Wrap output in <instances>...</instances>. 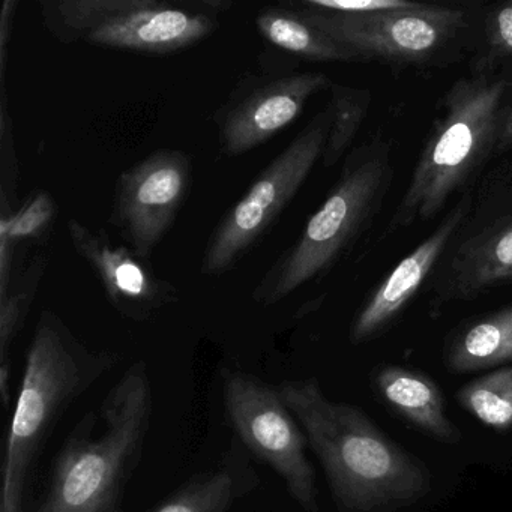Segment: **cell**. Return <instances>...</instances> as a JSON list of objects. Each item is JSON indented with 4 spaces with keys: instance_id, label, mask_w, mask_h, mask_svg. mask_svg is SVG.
<instances>
[{
    "instance_id": "1",
    "label": "cell",
    "mask_w": 512,
    "mask_h": 512,
    "mask_svg": "<svg viewBox=\"0 0 512 512\" xmlns=\"http://www.w3.org/2000/svg\"><path fill=\"white\" fill-rule=\"evenodd\" d=\"M278 388L325 469L338 511H394L430 491L427 467L361 409L329 400L319 380H284Z\"/></svg>"
},
{
    "instance_id": "2",
    "label": "cell",
    "mask_w": 512,
    "mask_h": 512,
    "mask_svg": "<svg viewBox=\"0 0 512 512\" xmlns=\"http://www.w3.org/2000/svg\"><path fill=\"white\" fill-rule=\"evenodd\" d=\"M152 415L151 376L140 359L71 428L31 512H127L125 493L145 455Z\"/></svg>"
},
{
    "instance_id": "3",
    "label": "cell",
    "mask_w": 512,
    "mask_h": 512,
    "mask_svg": "<svg viewBox=\"0 0 512 512\" xmlns=\"http://www.w3.org/2000/svg\"><path fill=\"white\" fill-rule=\"evenodd\" d=\"M116 362V353L89 349L53 311L41 313L5 445L0 512H28L35 472L56 427Z\"/></svg>"
},
{
    "instance_id": "4",
    "label": "cell",
    "mask_w": 512,
    "mask_h": 512,
    "mask_svg": "<svg viewBox=\"0 0 512 512\" xmlns=\"http://www.w3.org/2000/svg\"><path fill=\"white\" fill-rule=\"evenodd\" d=\"M509 82L473 76L446 92L442 115L413 167L406 193L392 218V229L433 220L449 197L463 187L494 146L505 122Z\"/></svg>"
},
{
    "instance_id": "5",
    "label": "cell",
    "mask_w": 512,
    "mask_h": 512,
    "mask_svg": "<svg viewBox=\"0 0 512 512\" xmlns=\"http://www.w3.org/2000/svg\"><path fill=\"white\" fill-rule=\"evenodd\" d=\"M392 175L391 146L379 137L350 152L337 184L308 218L299 238L263 275L253 301L265 307L278 304L325 277L379 211Z\"/></svg>"
},
{
    "instance_id": "6",
    "label": "cell",
    "mask_w": 512,
    "mask_h": 512,
    "mask_svg": "<svg viewBox=\"0 0 512 512\" xmlns=\"http://www.w3.org/2000/svg\"><path fill=\"white\" fill-rule=\"evenodd\" d=\"M331 119L329 106L314 116L224 214L203 251V275L220 277L235 268L271 229L322 160Z\"/></svg>"
},
{
    "instance_id": "7",
    "label": "cell",
    "mask_w": 512,
    "mask_h": 512,
    "mask_svg": "<svg viewBox=\"0 0 512 512\" xmlns=\"http://www.w3.org/2000/svg\"><path fill=\"white\" fill-rule=\"evenodd\" d=\"M221 382L224 415L235 439L283 479L287 493L304 511H319L316 472L307 457L310 443L280 388L256 374L229 368L221 373Z\"/></svg>"
},
{
    "instance_id": "8",
    "label": "cell",
    "mask_w": 512,
    "mask_h": 512,
    "mask_svg": "<svg viewBox=\"0 0 512 512\" xmlns=\"http://www.w3.org/2000/svg\"><path fill=\"white\" fill-rule=\"evenodd\" d=\"M286 7L349 47L361 61L380 59L392 64L425 65L434 61L469 23L463 8L416 2L404 10L374 14L329 13L302 7L295 0Z\"/></svg>"
},
{
    "instance_id": "9",
    "label": "cell",
    "mask_w": 512,
    "mask_h": 512,
    "mask_svg": "<svg viewBox=\"0 0 512 512\" xmlns=\"http://www.w3.org/2000/svg\"><path fill=\"white\" fill-rule=\"evenodd\" d=\"M191 173L190 155L160 149L119 176L110 224L140 259H148L173 226L187 197Z\"/></svg>"
},
{
    "instance_id": "10",
    "label": "cell",
    "mask_w": 512,
    "mask_h": 512,
    "mask_svg": "<svg viewBox=\"0 0 512 512\" xmlns=\"http://www.w3.org/2000/svg\"><path fill=\"white\" fill-rule=\"evenodd\" d=\"M331 85V79L317 71L251 77L215 118L221 154L239 157L259 148L292 125L308 100Z\"/></svg>"
},
{
    "instance_id": "11",
    "label": "cell",
    "mask_w": 512,
    "mask_h": 512,
    "mask_svg": "<svg viewBox=\"0 0 512 512\" xmlns=\"http://www.w3.org/2000/svg\"><path fill=\"white\" fill-rule=\"evenodd\" d=\"M232 8L221 0H149L91 32L85 43L122 52L169 55L202 43L218 28L217 14Z\"/></svg>"
},
{
    "instance_id": "12",
    "label": "cell",
    "mask_w": 512,
    "mask_h": 512,
    "mask_svg": "<svg viewBox=\"0 0 512 512\" xmlns=\"http://www.w3.org/2000/svg\"><path fill=\"white\" fill-rule=\"evenodd\" d=\"M67 229L74 250L91 266L121 316L145 322L179 301L178 289L154 274L133 251L115 247L103 232H92L76 218L68 220Z\"/></svg>"
},
{
    "instance_id": "13",
    "label": "cell",
    "mask_w": 512,
    "mask_h": 512,
    "mask_svg": "<svg viewBox=\"0 0 512 512\" xmlns=\"http://www.w3.org/2000/svg\"><path fill=\"white\" fill-rule=\"evenodd\" d=\"M470 211V199L464 197L440 221L433 233L409 256L404 257L391 274L374 289L350 326V343H367L389 328L416 293L427 283L431 272L442 259L455 233L461 229Z\"/></svg>"
},
{
    "instance_id": "14",
    "label": "cell",
    "mask_w": 512,
    "mask_h": 512,
    "mask_svg": "<svg viewBox=\"0 0 512 512\" xmlns=\"http://www.w3.org/2000/svg\"><path fill=\"white\" fill-rule=\"evenodd\" d=\"M259 484L250 454L233 439L215 466L190 476L148 512H230Z\"/></svg>"
},
{
    "instance_id": "15",
    "label": "cell",
    "mask_w": 512,
    "mask_h": 512,
    "mask_svg": "<svg viewBox=\"0 0 512 512\" xmlns=\"http://www.w3.org/2000/svg\"><path fill=\"white\" fill-rule=\"evenodd\" d=\"M512 280V214L467 239L452 257L442 284L445 299L476 298Z\"/></svg>"
},
{
    "instance_id": "16",
    "label": "cell",
    "mask_w": 512,
    "mask_h": 512,
    "mask_svg": "<svg viewBox=\"0 0 512 512\" xmlns=\"http://www.w3.org/2000/svg\"><path fill=\"white\" fill-rule=\"evenodd\" d=\"M374 386L395 412L428 436L449 445L460 440V431L446 416L442 391L430 377L389 365L377 371Z\"/></svg>"
},
{
    "instance_id": "17",
    "label": "cell",
    "mask_w": 512,
    "mask_h": 512,
    "mask_svg": "<svg viewBox=\"0 0 512 512\" xmlns=\"http://www.w3.org/2000/svg\"><path fill=\"white\" fill-rule=\"evenodd\" d=\"M257 31L271 46L311 62L361 61L349 47L332 40L298 11L278 5L265 7L256 17Z\"/></svg>"
},
{
    "instance_id": "18",
    "label": "cell",
    "mask_w": 512,
    "mask_h": 512,
    "mask_svg": "<svg viewBox=\"0 0 512 512\" xmlns=\"http://www.w3.org/2000/svg\"><path fill=\"white\" fill-rule=\"evenodd\" d=\"M445 362L452 373H473L512 362V305L457 332L446 349Z\"/></svg>"
},
{
    "instance_id": "19",
    "label": "cell",
    "mask_w": 512,
    "mask_h": 512,
    "mask_svg": "<svg viewBox=\"0 0 512 512\" xmlns=\"http://www.w3.org/2000/svg\"><path fill=\"white\" fill-rule=\"evenodd\" d=\"M149 0H46L41 16L50 34L65 44L85 41L109 20L140 10Z\"/></svg>"
},
{
    "instance_id": "20",
    "label": "cell",
    "mask_w": 512,
    "mask_h": 512,
    "mask_svg": "<svg viewBox=\"0 0 512 512\" xmlns=\"http://www.w3.org/2000/svg\"><path fill=\"white\" fill-rule=\"evenodd\" d=\"M46 259L38 257L28 271L25 283L16 292H8L0 298V397L5 410L10 409L11 403V373L13 359L11 347L17 335L25 325L26 317L31 310L37 293L38 281L46 269Z\"/></svg>"
},
{
    "instance_id": "21",
    "label": "cell",
    "mask_w": 512,
    "mask_h": 512,
    "mask_svg": "<svg viewBox=\"0 0 512 512\" xmlns=\"http://www.w3.org/2000/svg\"><path fill=\"white\" fill-rule=\"evenodd\" d=\"M329 89L332 119L322 157L325 169H332L349 151L367 118L373 98L368 89L355 86L332 83Z\"/></svg>"
},
{
    "instance_id": "22",
    "label": "cell",
    "mask_w": 512,
    "mask_h": 512,
    "mask_svg": "<svg viewBox=\"0 0 512 512\" xmlns=\"http://www.w3.org/2000/svg\"><path fill=\"white\" fill-rule=\"evenodd\" d=\"M458 404L494 430L512 428V367L494 370L457 392Z\"/></svg>"
},
{
    "instance_id": "23",
    "label": "cell",
    "mask_w": 512,
    "mask_h": 512,
    "mask_svg": "<svg viewBox=\"0 0 512 512\" xmlns=\"http://www.w3.org/2000/svg\"><path fill=\"white\" fill-rule=\"evenodd\" d=\"M55 217L56 203L49 191H35L19 209L0 197V236L10 239L16 247L20 242L43 238Z\"/></svg>"
},
{
    "instance_id": "24",
    "label": "cell",
    "mask_w": 512,
    "mask_h": 512,
    "mask_svg": "<svg viewBox=\"0 0 512 512\" xmlns=\"http://www.w3.org/2000/svg\"><path fill=\"white\" fill-rule=\"evenodd\" d=\"M0 143H2V191L4 197L13 205L16 196L17 160L14 154L13 122L8 113L7 92L2 91V104H0Z\"/></svg>"
},
{
    "instance_id": "25",
    "label": "cell",
    "mask_w": 512,
    "mask_h": 512,
    "mask_svg": "<svg viewBox=\"0 0 512 512\" xmlns=\"http://www.w3.org/2000/svg\"><path fill=\"white\" fill-rule=\"evenodd\" d=\"M298 4L313 10L340 14L386 13L409 8V0H298Z\"/></svg>"
},
{
    "instance_id": "26",
    "label": "cell",
    "mask_w": 512,
    "mask_h": 512,
    "mask_svg": "<svg viewBox=\"0 0 512 512\" xmlns=\"http://www.w3.org/2000/svg\"><path fill=\"white\" fill-rule=\"evenodd\" d=\"M487 41L496 56L512 58V0L497 5L488 17Z\"/></svg>"
},
{
    "instance_id": "27",
    "label": "cell",
    "mask_w": 512,
    "mask_h": 512,
    "mask_svg": "<svg viewBox=\"0 0 512 512\" xmlns=\"http://www.w3.org/2000/svg\"><path fill=\"white\" fill-rule=\"evenodd\" d=\"M17 0H5L0 13V82L5 91V73H7L8 44L13 34L14 16H16Z\"/></svg>"
},
{
    "instance_id": "28",
    "label": "cell",
    "mask_w": 512,
    "mask_h": 512,
    "mask_svg": "<svg viewBox=\"0 0 512 512\" xmlns=\"http://www.w3.org/2000/svg\"><path fill=\"white\" fill-rule=\"evenodd\" d=\"M499 145L502 146V148H509V146L512 145V106L509 107L508 113H506Z\"/></svg>"
}]
</instances>
